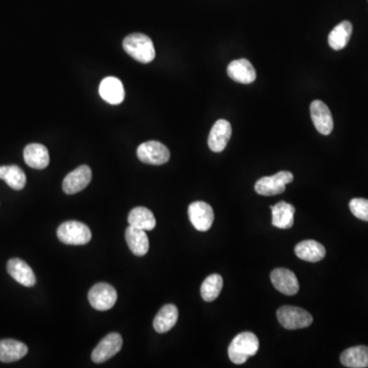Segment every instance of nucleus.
<instances>
[{
  "label": "nucleus",
  "instance_id": "nucleus-13",
  "mask_svg": "<svg viewBox=\"0 0 368 368\" xmlns=\"http://www.w3.org/2000/svg\"><path fill=\"white\" fill-rule=\"evenodd\" d=\"M272 285L277 291L287 296H294L299 291V283L297 276L291 270L285 268H277L272 272Z\"/></svg>",
  "mask_w": 368,
  "mask_h": 368
},
{
  "label": "nucleus",
  "instance_id": "nucleus-28",
  "mask_svg": "<svg viewBox=\"0 0 368 368\" xmlns=\"http://www.w3.org/2000/svg\"><path fill=\"white\" fill-rule=\"evenodd\" d=\"M349 207H350L351 212L355 217L368 222V200H365V198H353V200H351Z\"/></svg>",
  "mask_w": 368,
  "mask_h": 368
},
{
  "label": "nucleus",
  "instance_id": "nucleus-24",
  "mask_svg": "<svg viewBox=\"0 0 368 368\" xmlns=\"http://www.w3.org/2000/svg\"><path fill=\"white\" fill-rule=\"evenodd\" d=\"M128 223L139 229L151 232L156 227V221L151 210L145 207H136L129 213Z\"/></svg>",
  "mask_w": 368,
  "mask_h": 368
},
{
  "label": "nucleus",
  "instance_id": "nucleus-6",
  "mask_svg": "<svg viewBox=\"0 0 368 368\" xmlns=\"http://www.w3.org/2000/svg\"><path fill=\"white\" fill-rule=\"evenodd\" d=\"M117 299V291L109 283H96V285H93L90 293H88V300H90V305L95 310H110L115 305Z\"/></svg>",
  "mask_w": 368,
  "mask_h": 368
},
{
  "label": "nucleus",
  "instance_id": "nucleus-4",
  "mask_svg": "<svg viewBox=\"0 0 368 368\" xmlns=\"http://www.w3.org/2000/svg\"><path fill=\"white\" fill-rule=\"evenodd\" d=\"M57 234L63 244L71 245L88 244L92 238L90 227L78 221L63 222L58 228Z\"/></svg>",
  "mask_w": 368,
  "mask_h": 368
},
{
  "label": "nucleus",
  "instance_id": "nucleus-26",
  "mask_svg": "<svg viewBox=\"0 0 368 368\" xmlns=\"http://www.w3.org/2000/svg\"><path fill=\"white\" fill-rule=\"evenodd\" d=\"M353 26L349 21H344L337 25L329 35V44L334 50L346 48L352 35Z\"/></svg>",
  "mask_w": 368,
  "mask_h": 368
},
{
  "label": "nucleus",
  "instance_id": "nucleus-8",
  "mask_svg": "<svg viewBox=\"0 0 368 368\" xmlns=\"http://www.w3.org/2000/svg\"><path fill=\"white\" fill-rule=\"evenodd\" d=\"M188 217L198 232H208L214 222L212 207L205 202H194L188 207Z\"/></svg>",
  "mask_w": 368,
  "mask_h": 368
},
{
  "label": "nucleus",
  "instance_id": "nucleus-15",
  "mask_svg": "<svg viewBox=\"0 0 368 368\" xmlns=\"http://www.w3.org/2000/svg\"><path fill=\"white\" fill-rule=\"evenodd\" d=\"M227 74L234 81L242 84L253 83L257 77L255 68L245 59L232 61L228 65Z\"/></svg>",
  "mask_w": 368,
  "mask_h": 368
},
{
  "label": "nucleus",
  "instance_id": "nucleus-11",
  "mask_svg": "<svg viewBox=\"0 0 368 368\" xmlns=\"http://www.w3.org/2000/svg\"><path fill=\"white\" fill-rule=\"evenodd\" d=\"M310 114L315 128L323 135H329L334 129L333 115L329 107L323 101H312L310 105Z\"/></svg>",
  "mask_w": 368,
  "mask_h": 368
},
{
  "label": "nucleus",
  "instance_id": "nucleus-27",
  "mask_svg": "<svg viewBox=\"0 0 368 368\" xmlns=\"http://www.w3.org/2000/svg\"><path fill=\"white\" fill-rule=\"evenodd\" d=\"M223 287V278L219 274H211L201 287V295L206 302H213L219 297Z\"/></svg>",
  "mask_w": 368,
  "mask_h": 368
},
{
  "label": "nucleus",
  "instance_id": "nucleus-2",
  "mask_svg": "<svg viewBox=\"0 0 368 368\" xmlns=\"http://www.w3.org/2000/svg\"><path fill=\"white\" fill-rule=\"evenodd\" d=\"M257 336L249 331H244L236 336L228 347V356L234 365H243L249 357L256 355L259 350Z\"/></svg>",
  "mask_w": 368,
  "mask_h": 368
},
{
  "label": "nucleus",
  "instance_id": "nucleus-16",
  "mask_svg": "<svg viewBox=\"0 0 368 368\" xmlns=\"http://www.w3.org/2000/svg\"><path fill=\"white\" fill-rule=\"evenodd\" d=\"M125 238L129 249L135 256L143 257L147 255L150 249V242L145 230L129 225L125 232Z\"/></svg>",
  "mask_w": 368,
  "mask_h": 368
},
{
  "label": "nucleus",
  "instance_id": "nucleus-21",
  "mask_svg": "<svg viewBox=\"0 0 368 368\" xmlns=\"http://www.w3.org/2000/svg\"><path fill=\"white\" fill-rule=\"evenodd\" d=\"M272 224L280 229H289L294 225L296 209L287 202H279L272 206Z\"/></svg>",
  "mask_w": 368,
  "mask_h": 368
},
{
  "label": "nucleus",
  "instance_id": "nucleus-9",
  "mask_svg": "<svg viewBox=\"0 0 368 368\" xmlns=\"http://www.w3.org/2000/svg\"><path fill=\"white\" fill-rule=\"evenodd\" d=\"M123 346L121 335L112 333L103 338L92 351V359L94 363H103L120 352Z\"/></svg>",
  "mask_w": 368,
  "mask_h": 368
},
{
  "label": "nucleus",
  "instance_id": "nucleus-23",
  "mask_svg": "<svg viewBox=\"0 0 368 368\" xmlns=\"http://www.w3.org/2000/svg\"><path fill=\"white\" fill-rule=\"evenodd\" d=\"M340 362L346 367H368V347L357 346L347 349L340 355Z\"/></svg>",
  "mask_w": 368,
  "mask_h": 368
},
{
  "label": "nucleus",
  "instance_id": "nucleus-17",
  "mask_svg": "<svg viewBox=\"0 0 368 368\" xmlns=\"http://www.w3.org/2000/svg\"><path fill=\"white\" fill-rule=\"evenodd\" d=\"M99 94L107 103L111 105H120L124 101V86L118 78L107 77L99 85Z\"/></svg>",
  "mask_w": 368,
  "mask_h": 368
},
{
  "label": "nucleus",
  "instance_id": "nucleus-5",
  "mask_svg": "<svg viewBox=\"0 0 368 368\" xmlns=\"http://www.w3.org/2000/svg\"><path fill=\"white\" fill-rule=\"evenodd\" d=\"M294 181V175L289 171H281L272 176L262 177L255 184V190L261 196H270L283 194L287 184Z\"/></svg>",
  "mask_w": 368,
  "mask_h": 368
},
{
  "label": "nucleus",
  "instance_id": "nucleus-3",
  "mask_svg": "<svg viewBox=\"0 0 368 368\" xmlns=\"http://www.w3.org/2000/svg\"><path fill=\"white\" fill-rule=\"evenodd\" d=\"M277 319L281 327L285 329H305L313 323V317L308 311L299 307L283 306L277 310Z\"/></svg>",
  "mask_w": 368,
  "mask_h": 368
},
{
  "label": "nucleus",
  "instance_id": "nucleus-14",
  "mask_svg": "<svg viewBox=\"0 0 368 368\" xmlns=\"http://www.w3.org/2000/svg\"><path fill=\"white\" fill-rule=\"evenodd\" d=\"M6 269H8V274L20 285L27 287L35 285V274H34L30 266L23 260L19 259V258H12L8 262Z\"/></svg>",
  "mask_w": 368,
  "mask_h": 368
},
{
  "label": "nucleus",
  "instance_id": "nucleus-18",
  "mask_svg": "<svg viewBox=\"0 0 368 368\" xmlns=\"http://www.w3.org/2000/svg\"><path fill=\"white\" fill-rule=\"evenodd\" d=\"M28 353V347L24 343L12 338L0 340V361L1 362H16L24 358Z\"/></svg>",
  "mask_w": 368,
  "mask_h": 368
},
{
  "label": "nucleus",
  "instance_id": "nucleus-10",
  "mask_svg": "<svg viewBox=\"0 0 368 368\" xmlns=\"http://www.w3.org/2000/svg\"><path fill=\"white\" fill-rule=\"evenodd\" d=\"M92 178V169L86 165L70 172L63 181V190L67 194H75L85 190Z\"/></svg>",
  "mask_w": 368,
  "mask_h": 368
},
{
  "label": "nucleus",
  "instance_id": "nucleus-22",
  "mask_svg": "<svg viewBox=\"0 0 368 368\" xmlns=\"http://www.w3.org/2000/svg\"><path fill=\"white\" fill-rule=\"evenodd\" d=\"M295 253L300 259L315 263L321 261L325 257L327 251L325 247L316 241L308 240L296 245Z\"/></svg>",
  "mask_w": 368,
  "mask_h": 368
},
{
  "label": "nucleus",
  "instance_id": "nucleus-25",
  "mask_svg": "<svg viewBox=\"0 0 368 368\" xmlns=\"http://www.w3.org/2000/svg\"><path fill=\"white\" fill-rule=\"evenodd\" d=\"M0 179L6 181L14 190H22L27 183L24 171L16 165L0 166Z\"/></svg>",
  "mask_w": 368,
  "mask_h": 368
},
{
  "label": "nucleus",
  "instance_id": "nucleus-1",
  "mask_svg": "<svg viewBox=\"0 0 368 368\" xmlns=\"http://www.w3.org/2000/svg\"><path fill=\"white\" fill-rule=\"evenodd\" d=\"M125 52L139 63H149L156 58L153 41L145 34H130L123 40Z\"/></svg>",
  "mask_w": 368,
  "mask_h": 368
},
{
  "label": "nucleus",
  "instance_id": "nucleus-12",
  "mask_svg": "<svg viewBox=\"0 0 368 368\" xmlns=\"http://www.w3.org/2000/svg\"><path fill=\"white\" fill-rule=\"evenodd\" d=\"M232 125L226 120L220 119L213 125L209 134L208 145L214 153L224 151L230 137H232Z\"/></svg>",
  "mask_w": 368,
  "mask_h": 368
},
{
  "label": "nucleus",
  "instance_id": "nucleus-7",
  "mask_svg": "<svg viewBox=\"0 0 368 368\" xmlns=\"http://www.w3.org/2000/svg\"><path fill=\"white\" fill-rule=\"evenodd\" d=\"M137 156L145 164L159 165L166 164L170 159L168 147L159 141H147L141 143L137 149Z\"/></svg>",
  "mask_w": 368,
  "mask_h": 368
},
{
  "label": "nucleus",
  "instance_id": "nucleus-19",
  "mask_svg": "<svg viewBox=\"0 0 368 368\" xmlns=\"http://www.w3.org/2000/svg\"><path fill=\"white\" fill-rule=\"evenodd\" d=\"M24 160L31 168L42 170L50 165V153L43 145L30 143L25 147Z\"/></svg>",
  "mask_w": 368,
  "mask_h": 368
},
{
  "label": "nucleus",
  "instance_id": "nucleus-20",
  "mask_svg": "<svg viewBox=\"0 0 368 368\" xmlns=\"http://www.w3.org/2000/svg\"><path fill=\"white\" fill-rule=\"evenodd\" d=\"M178 320V309L173 304L163 306L154 319V329L156 333L165 334L172 329Z\"/></svg>",
  "mask_w": 368,
  "mask_h": 368
}]
</instances>
